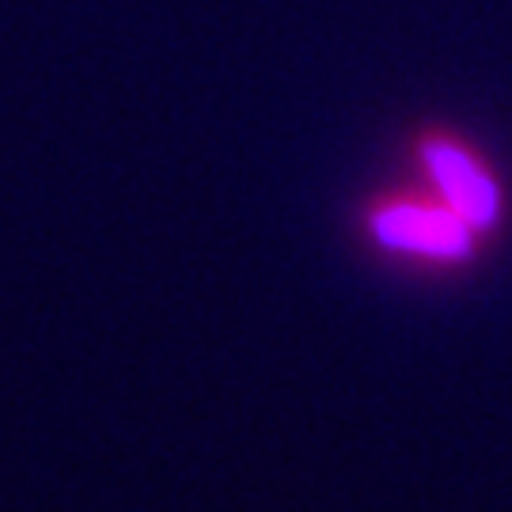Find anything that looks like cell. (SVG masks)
Segmentation results:
<instances>
[{
  "label": "cell",
  "mask_w": 512,
  "mask_h": 512,
  "mask_svg": "<svg viewBox=\"0 0 512 512\" xmlns=\"http://www.w3.org/2000/svg\"><path fill=\"white\" fill-rule=\"evenodd\" d=\"M380 239L391 247H406V251H425V255H463L471 232L463 217H448V213H433V209H387L376 220Z\"/></svg>",
  "instance_id": "1"
},
{
  "label": "cell",
  "mask_w": 512,
  "mask_h": 512,
  "mask_svg": "<svg viewBox=\"0 0 512 512\" xmlns=\"http://www.w3.org/2000/svg\"><path fill=\"white\" fill-rule=\"evenodd\" d=\"M429 167L437 175L444 198L452 202L456 217L471 220V224H490L497 213V194L490 179L478 171L463 152L448 145H433L429 148Z\"/></svg>",
  "instance_id": "2"
}]
</instances>
